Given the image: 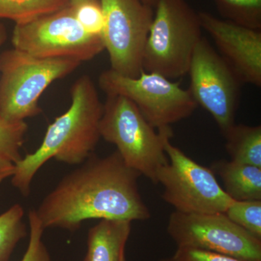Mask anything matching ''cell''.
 <instances>
[{
    "label": "cell",
    "mask_w": 261,
    "mask_h": 261,
    "mask_svg": "<svg viewBox=\"0 0 261 261\" xmlns=\"http://www.w3.org/2000/svg\"><path fill=\"white\" fill-rule=\"evenodd\" d=\"M202 29L241 83L261 87V30L238 25L199 12Z\"/></svg>",
    "instance_id": "obj_12"
},
{
    "label": "cell",
    "mask_w": 261,
    "mask_h": 261,
    "mask_svg": "<svg viewBox=\"0 0 261 261\" xmlns=\"http://www.w3.org/2000/svg\"><path fill=\"white\" fill-rule=\"evenodd\" d=\"M140 176L117 150L92 154L44 197L36 214L44 229L69 231L90 219L146 221L151 214L139 190Z\"/></svg>",
    "instance_id": "obj_1"
},
{
    "label": "cell",
    "mask_w": 261,
    "mask_h": 261,
    "mask_svg": "<svg viewBox=\"0 0 261 261\" xmlns=\"http://www.w3.org/2000/svg\"><path fill=\"white\" fill-rule=\"evenodd\" d=\"M142 3H145V5H148L151 8H155L156 5H157L159 0H141Z\"/></svg>",
    "instance_id": "obj_27"
},
{
    "label": "cell",
    "mask_w": 261,
    "mask_h": 261,
    "mask_svg": "<svg viewBox=\"0 0 261 261\" xmlns=\"http://www.w3.org/2000/svg\"><path fill=\"white\" fill-rule=\"evenodd\" d=\"M70 96V108L49 125L41 145L15 164L11 183L24 197L30 195L34 176L48 161L80 166L101 138L103 104L93 81L82 75L72 85Z\"/></svg>",
    "instance_id": "obj_2"
},
{
    "label": "cell",
    "mask_w": 261,
    "mask_h": 261,
    "mask_svg": "<svg viewBox=\"0 0 261 261\" xmlns=\"http://www.w3.org/2000/svg\"><path fill=\"white\" fill-rule=\"evenodd\" d=\"M130 231V221L100 220L89 230L83 261H126L125 251Z\"/></svg>",
    "instance_id": "obj_13"
},
{
    "label": "cell",
    "mask_w": 261,
    "mask_h": 261,
    "mask_svg": "<svg viewBox=\"0 0 261 261\" xmlns=\"http://www.w3.org/2000/svg\"><path fill=\"white\" fill-rule=\"evenodd\" d=\"M15 164L0 161V184L6 178L11 177L14 173Z\"/></svg>",
    "instance_id": "obj_24"
},
{
    "label": "cell",
    "mask_w": 261,
    "mask_h": 261,
    "mask_svg": "<svg viewBox=\"0 0 261 261\" xmlns=\"http://www.w3.org/2000/svg\"><path fill=\"white\" fill-rule=\"evenodd\" d=\"M223 135L231 161L261 168V126L234 124Z\"/></svg>",
    "instance_id": "obj_15"
},
{
    "label": "cell",
    "mask_w": 261,
    "mask_h": 261,
    "mask_svg": "<svg viewBox=\"0 0 261 261\" xmlns=\"http://www.w3.org/2000/svg\"><path fill=\"white\" fill-rule=\"evenodd\" d=\"M221 18L261 30V0H213Z\"/></svg>",
    "instance_id": "obj_18"
},
{
    "label": "cell",
    "mask_w": 261,
    "mask_h": 261,
    "mask_svg": "<svg viewBox=\"0 0 261 261\" xmlns=\"http://www.w3.org/2000/svg\"><path fill=\"white\" fill-rule=\"evenodd\" d=\"M167 231L177 248L261 261V240L234 224L224 213L185 214L175 211L168 220Z\"/></svg>",
    "instance_id": "obj_9"
},
{
    "label": "cell",
    "mask_w": 261,
    "mask_h": 261,
    "mask_svg": "<svg viewBox=\"0 0 261 261\" xmlns=\"http://www.w3.org/2000/svg\"><path fill=\"white\" fill-rule=\"evenodd\" d=\"M70 6V0H0V18L30 23Z\"/></svg>",
    "instance_id": "obj_16"
},
{
    "label": "cell",
    "mask_w": 261,
    "mask_h": 261,
    "mask_svg": "<svg viewBox=\"0 0 261 261\" xmlns=\"http://www.w3.org/2000/svg\"><path fill=\"white\" fill-rule=\"evenodd\" d=\"M7 39L6 28L3 24L0 23V47L4 44Z\"/></svg>",
    "instance_id": "obj_25"
},
{
    "label": "cell",
    "mask_w": 261,
    "mask_h": 261,
    "mask_svg": "<svg viewBox=\"0 0 261 261\" xmlns=\"http://www.w3.org/2000/svg\"><path fill=\"white\" fill-rule=\"evenodd\" d=\"M73 8L75 18L84 31L91 35L102 38L105 20L100 1L89 2Z\"/></svg>",
    "instance_id": "obj_22"
},
{
    "label": "cell",
    "mask_w": 261,
    "mask_h": 261,
    "mask_svg": "<svg viewBox=\"0 0 261 261\" xmlns=\"http://www.w3.org/2000/svg\"><path fill=\"white\" fill-rule=\"evenodd\" d=\"M98 83L106 95L123 96L135 103L157 129L189 118L198 107L188 89L159 73L143 70L132 78L109 69L99 75Z\"/></svg>",
    "instance_id": "obj_6"
},
{
    "label": "cell",
    "mask_w": 261,
    "mask_h": 261,
    "mask_svg": "<svg viewBox=\"0 0 261 261\" xmlns=\"http://www.w3.org/2000/svg\"><path fill=\"white\" fill-rule=\"evenodd\" d=\"M99 133L101 138L116 146L128 167L158 185L160 170L168 162L165 145L173 137L171 126L157 129L130 99L107 95Z\"/></svg>",
    "instance_id": "obj_3"
},
{
    "label": "cell",
    "mask_w": 261,
    "mask_h": 261,
    "mask_svg": "<svg viewBox=\"0 0 261 261\" xmlns=\"http://www.w3.org/2000/svg\"><path fill=\"white\" fill-rule=\"evenodd\" d=\"M168 162L160 170L158 184L162 198L185 214L225 213L233 202L211 168L199 164L168 140L165 145Z\"/></svg>",
    "instance_id": "obj_7"
},
{
    "label": "cell",
    "mask_w": 261,
    "mask_h": 261,
    "mask_svg": "<svg viewBox=\"0 0 261 261\" xmlns=\"http://www.w3.org/2000/svg\"><path fill=\"white\" fill-rule=\"evenodd\" d=\"M171 259L172 261H245L223 254L190 248H177Z\"/></svg>",
    "instance_id": "obj_23"
},
{
    "label": "cell",
    "mask_w": 261,
    "mask_h": 261,
    "mask_svg": "<svg viewBox=\"0 0 261 261\" xmlns=\"http://www.w3.org/2000/svg\"><path fill=\"white\" fill-rule=\"evenodd\" d=\"M23 207L15 204L0 215V261H9L15 247L27 236Z\"/></svg>",
    "instance_id": "obj_17"
},
{
    "label": "cell",
    "mask_w": 261,
    "mask_h": 261,
    "mask_svg": "<svg viewBox=\"0 0 261 261\" xmlns=\"http://www.w3.org/2000/svg\"><path fill=\"white\" fill-rule=\"evenodd\" d=\"M159 261H172L171 258L162 259V260Z\"/></svg>",
    "instance_id": "obj_28"
},
{
    "label": "cell",
    "mask_w": 261,
    "mask_h": 261,
    "mask_svg": "<svg viewBox=\"0 0 261 261\" xmlns=\"http://www.w3.org/2000/svg\"><path fill=\"white\" fill-rule=\"evenodd\" d=\"M81 62L40 58L13 48L0 54V118L25 121L39 116V98L55 81L74 71Z\"/></svg>",
    "instance_id": "obj_5"
},
{
    "label": "cell",
    "mask_w": 261,
    "mask_h": 261,
    "mask_svg": "<svg viewBox=\"0 0 261 261\" xmlns=\"http://www.w3.org/2000/svg\"><path fill=\"white\" fill-rule=\"evenodd\" d=\"M202 30L199 12L187 0H159L144 50L143 70L171 80L185 76Z\"/></svg>",
    "instance_id": "obj_4"
},
{
    "label": "cell",
    "mask_w": 261,
    "mask_h": 261,
    "mask_svg": "<svg viewBox=\"0 0 261 261\" xmlns=\"http://www.w3.org/2000/svg\"><path fill=\"white\" fill-rule=\"evenodd\" d=\"M28 219L30 237L27 251L20 261H51L50 255L42 240L45 229L38 219L35 209L29 211Z\"/></svg>",
    "instance_id": "obj_21"
},
{
    "label": "cell",
    "mask_w": 261,
    "mask_h": 261,
    "mask_svg": "<svg viewBox=\"0 0 261 261\" xmlns=\"http://www.w3.org/2000/svg\"><path fill=\"white\" fill-rule=\"evenodd\" d=\"M28 128L25 121L10 122L0 118V161L15 164L23 158L20 149Z\"/></svg>",
    "instance_id": "obj_19"
},
{
    "label": "cell",
    "mask_w": 261,
    "mask_h": 261,
    "mask_svg": "<svg viewBox=\"0 0 261 261\" xmlns=\"http://www.w3.org/2000/svg\"><path fill=\"white\" fill-rule=\"evenodd\" d=\"M224 214L234 224L261 240V200H233Z\"/></svg>",
    "instance_id": "obj_20"
},
{
    "label": "cell",
    "mask_w": 261,
    "mask_h": 261,
    "mask_svg": "<svg viewBox=\"0 0 261 261\" xmlns=\"http://www.w3.org/2000/svg\"><path fill=\"white\" fill-rule=\"evenodd\" d=\"M211 169L221 178L225 192L233 200H261V168L221 160Z\"/></svg>",
    "instance_id": "obj_14"
},
{
    "label": "cell",
    "mask_w": 261,
    "mask_h": 261,
    "mask_svg": "<svg viewBox=\"0 0 261 261\" xmlns=\"http://www.w3.org/2000/svg\"><path fill=\"white\" fill-rule=\"evenodd\" d=\"M13 48L40 58H63L83 63L105 49L102 37L86 32L75 16L73 7L30 23L15 25Z\"/></svg>",
    "instance_id": "obj_8"
},
{
    "label": "cell",
    "mask_w": 261,
    "mask_h": 261,
    "mask_svg": "<svg viewBox=\"0 0 261 261\" xmlns=\"http://www.w3.org/2000/svg\"><path fill=\"white\" fill-rule=\"evenodd\" d=\"M100 0H70V5L73 7H76L78 5L89 3V2H99Z\"/></svg>",
    "instance_id": "obj_26"
},
{
    "label": "cell",
    "mask_w": 261,
    "mask_h": 261,
    "mask_svg": "<svg viewBox=\"0 0 261 261\" xmlns=\"http://www.w3.org/2000/svg\"><path fill=\"white\" fill-rule=\"evenodd\" d=\"M187 74L194 100L210 113L224 133L235 123L243 84L204 37L196 46Z\"/></svg>",
    "instance_id": "obj_11"
},
{
    "label": "cell",
    "mask_w": 261,
    "mask_h": 261,
    "mask_svg": "<svg viewBox=\"0 0 261 261\" xmlns=\"http://www.w3.org/2000/svg\"><path fill=\"white\" fill-rule=\"evenodd\" d=\"M105 25L102 39L111 69L125 76H139L154 8L141 0H100Z\"/></svg>",
    "instance_id": "obj_10"
}]
</instances>
